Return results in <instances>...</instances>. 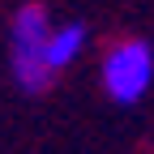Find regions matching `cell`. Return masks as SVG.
<instances>
[{"mask_svg": "<svg viewBox=\"0 0 154 154\" xmlns=\"http://www.w3.org/2000/svg\"><path fill=\"white\" fill-rule=\"evenodd\" d=\"M51 13L43 5H22L9 22V69L13 82L26 94H38L56 82V73L47 69V38H51Z\"/></svg>", "mask_w": 154, "mask_h": 154, "instance_id": "obj_1", "label": "cell"}, {"mask_svg": "<svg viewBox=\"0 0 154 154\" xmlns=\"http://www.w3.org/2000/svg\"><path fill=\"white\" fill-rule=\"evenodd\" d=\"M99 77H103V90L111 103L120 107H133L146 99V90L154 86V47L146 38H120L111 43L103 64H99Z\"/></svg>", "mask_w": 154, "mask_h": 154, "instance_id": "obj_2", "label": "cell"}, {"mask_svg": "<svg viewBox=\"0 0 154 154\" xmlns=\"http://www.w3.org/2000/svg\"><path fill=\"white\" fill-rule=\"evenodd\" d=\"M86 26L82 22H56L51 26V38H47V69L51 73H64L77 64V56L86 51Z\"/></svg>", "mask_w": 154, "mask_h": 154, "instance_id": "obj_3", "label": "cell"}]
</instances>
